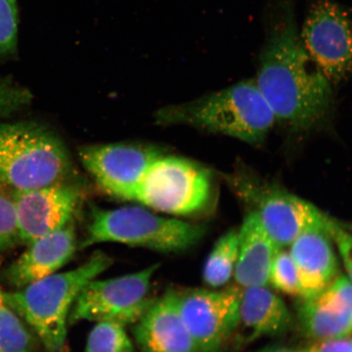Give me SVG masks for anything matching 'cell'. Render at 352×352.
Wrapping results in <instances>:
<instances>
[{
    "label": "cell",
    "instance_id": "7",
    "mask_svg": "<svg viewBox=\"0 0 352 352\" xmlns=\"http://www.w3.org/2000/svg\"><path fill=\"white\" fill-rule=\"evenodd\" d=\"M227 182L250 211L256 214L277 248H288L307 228L319 223L325 214L302 198L274 184L263 182L248 171L227 176Z\"/></svg>",
    "mask_w": 352,
    "mask_h": 352
},
{
    "label": "cell",
    "instance_id": "10",
    "mask_svg": "<svg viewBox=\"0 0 352 352\" xmlns=\"http://www.w3.org/2000/svg\"><path fill=\"white\" fill-rule=\"evenodd\" d=\"M242 288L189 289L177 292L180 315L198 352H218L232 336L239 319Z\"/></svg>",
    "mask_w": 352,
    "mask_h": 352
},
{
    "label": "cell",
    "instance_id": "1",
    "mask_svg": "<svg viewBox=\"0 0 352 352\" xmlns=\"http://www.w3.org/2000/svg\"><path fill=\"white\" fill-rule=\"evenodd\" d=\"M254 81L276 121L294 130L314 129L331 108V82L307 55L289 10L271 29Z\"/></svg>",
    "mask_w": 352,
    "mask_h": 352
},
{
    "label": "cell",
    "instance_id": "17",
    "mask_svg": "<svg viewBox=\"0 0 352 352\" xmlns=\"http://www.w3.org/2000/svg\"><path fill=\"white\" fill-rule=\"evenodd\" d=\"M239 236V256L233 276L237 285L241 288L267 285L272 263L279 248L253 211L246 215Z\"/></svg>",
    "mask_w": 352,
    "mask_h": 352
},
{
    "label": "cell",
    "instance_id": "19",
    "mask_svg": "<svg viewBox=\"0 0 352 352\" xmlns=\"http://www.w3.org/2000/svg\"><path fill=\"white\" fill-rule=\"evenodd\" d=\"M239 230H230L219 237L206 259L204 280L211 288H219L234 276L239 256Z\"/></svg>",
    "mask_w": 352,
    "mask_h": 352
},
{
    "label": "cell",
    "instance_id": "5",
    "mask_svg": "<svg viewBox=\"0 0 352 352\" xmlns=\"http://www.w3.org/2000/svg\"><path fill=\"white\" fill-rule=\"evenodd\" d=\"M202 226L160 217L138 206L91 209L81 249L120 243L161 253H179L195 245L205 234Z\"/></svg>",
    "mask_w": 352,
    "mask_h": 352
},
{
    "label": "cell",
    "instance_id": "3",
    "mask_svg": "<svg viewBox=\"0 0 352 352\" xmlns=\"http://www.w3.org/2000/svg\"><path fill=\"white\" fill-rule=\"evenodd\" d=\"M157 117L162 122L195 126L249 144L261 143L276 121L254 80L164 109Z\"/></svg>",
    "mask_w": 352,
    "mask_h": 352
},
{
    "label": "cell",
    "instance_id": "23",
    "mask_svg": "<svg viewBox=\"0 0 352 352\" xmlns=\"http://www.w3.org/2000/svg\"><path fill=\"white\" fill-rule=\"evenodd\" d=\"M16 3L0 0V57L15 54L19 34Z\"/></svg>",
    "mask_w": 352,
    "mask_h": 352
},
{
    "label": "cell",
    "instance_id": "11",
    "mask_svg": "<svg viewBox=\"0 0 352 352\" xmlns=\"http://www.w3.org/2000/svg\"><path fill=\"white\" fill-rule=\"evenodd\" d=\"M162 151L151 145H86L78 156L88 173L109 195L129 201L132 192Z\"/></svg>",
    "mask_w": 352,
    "mask_h": 352
},
{
    "label": "cell",
    "instance_id": "18",
    "mask_svg": "<svg viewBox=\"0 0 352 352\" xmlns=\"http://www.w3.org/2000/svg\"><path fill=\"white\" fill-rule=\"evenodd\" d=\"M298 316L305 332L316 342L349 336L351 333L352 316L337 314L314 296L302 298Z\"/></svg>",
    "mask_w": 352,
    "mask_h": 352
},
{
    "label": "cell",
    "instance_id": "26",
    "mask_svg": "<svg viewBox=\"0 0 352 352\" xmlns=\"http://www.w3.org/2000/svg\"><path fill=\"white\" fill-rule=\"evenodd\" d=\"M32 100L33 94L25 87L0 82V116L19 111Z\"/></svg>",
    "mask_w": 352,
    "mask_h": 352
},
{
    "label": "cell",
    "instance_id": "4",
    "mask_svg": "<svg viewBox=\"0 0 352 352\" xmlns=\"http://www.w3.org/2000/svg\"><path fill=\"white\" fill-rule=\"evenodd\" d=\"M72 162L63 142L32 122L0 124V182L30 190L65 182Z\"/></svg>",
    "mask_w": 352,
    "mask_h": 352
},
{
    "label": "cell",
    "instance_id": "29",
    "mask_svg": "<svg viewBox=\"0 0 352 352\" xmlns=\"http://www.w3.org/2000/svg\"><path fill=\"white\" fill-rule=\"evenodd\" d=\"M7 306L6 293L3 292L1 287H0V307Z\"/></svg>",
    "mask_w": 352,
    "mask_h": 352
},
{
    "label": "cell",
    "instance_id": "2",
    "mask_svg": "<svg viewBox=\"0 0 352 352\" xmlns=\"http://www.w3.org/2000/svg\"><path fill=\"white\" fill-rule=\"evenodd\" d=\"M112 263L109 255L98 250L72 270L56 272L6 293L7 306L33 329L47 352H65L69 316L74 302L83 287Z\"/></svg>",
    "mask_w": 352,
    "mask_h": 352
},
{
    "label": "cell",
    "instance_id": "16",
    "mask_svg": "<svg viewBox=\"0 0 352 352\" xmlns=\"http://www.w3.org/2000/svg\"><path fill=\"white\" fill-rule=\"evenodd\" d=\"M292 324L288 307L267 285L242 288L239 319L232 334L239 345L259 338L280 336Z\"/></svg>",
    "mask_w": 352,
    "mask_h": 352
},
{
    "label": "cell",
    "instance_id": "31",
    "mask_svg": "<svg viewBox=\"0 0 352 352\" xmlns=\"http://www.w3.org/2000/svg\"><path fill=\"white\" fill-rule=\"evenodd\" d=\"M351 333H352V325H351Z\"/></svg>",
    "mask_w": 352,
    "mask_h": 352
},
{
    "label": "cell",
    "instance_id": "27",
    "mask_svg": "<svg viewBox=\"0 0 352 352\" xmlns=\"http://www.w3.org/2000/svg\"><path fill=\"white\" fill-rule=\"evenodd\" d=\"M305 352H352V338L349 336L318 341Z\"/></svg>",
    "mask_w": 352,
    "mask_h": 352
},
{
    "label": "cell",
    "instance_id": "14",
    "mask_svg": "<svg viewBox=\"0 0 352 352\" xmlns=\"http://www.w3.org/2000/svg\"><path fill=\"white\" fill-rule=\"evenodd\" d=\"M28 245L4 272L7 283L17 289L56 274L72 259L77 249L74 221Z\"/></svg>",
    "mask_w": 352,
    "mask_h": 352
},
{
    "label": "cell",
    "instance_id": "28",
    "mask_svg": "<svg viewBox=\"0 0 352 352\" xmlns=\"http://www.w3.org/2000/svg\"><path fill=\"white\" fill-rule=\"evenodd\" d=\"M255 352H305V350L289 349L284 346H268Z\"/></svg>",
    "mask_w": 352,
    "mask_h": 352
},
{
    "label": "cell",
    "instance_id": "12",
    "mask_svg": "<svg viewBox=\"0 0 352 352\" xmlns=\"http://www.w3.org/2000/svg\"><path fill=\"white\" fill-rule=\"evenodd\" d=\"M12 199L21 242L28 245L74 221L82 192L78 186L63 182L15 191Z\"/></svg>",
    "mask_w": 352,
    "mask_h": 352
},
{
    "label": "cell",
    "instance_id": "8",
    "mask_svg": "<svg viewBox=\"0 0 352 352\" xmlns=\"http://www.w3.org/2000/svg\"><path fill=\"white\" fill-rule=\"evenodd\" d=\"M160 267V263H154L133 274L91 280L74 302L69 324L81 321H110L125 327L135 324L153 302L148 293Z\"/></svg>",
    "mask_w": 352,
    "mask_h": 352
},
{
    "label": "cell",
    "instance_id": "21",
    "mask_svg": "<svg viewBox=\"0 0 352 352\" xmlns=\"http://www.w3.org/2000/svg\"><path fill=\"white\" fill-rule=\"evenodd\" d=\"M32 338L19 315L10 307H0V352H30Z\"/></svg>",
    "mask_w": 352,
    "mask_h": 352
},
{
    "label": "cell",
    "instance_id": "6",
    "mask_svg": "<svg viewBox=\"0 0 352 352\" xmlns=\"http://www.w3.org/2000/svg\"><path fill=\"white\" fill-rule=\"evenodd\" d=\"M210 171L186 158L162 155L153 162L129 201L174 215H191L208 206Z\"/></svg>",
    "mask_w": 352,
    "mask_h": 352
},
{
    "label": "cell",
    "instance_id": "25",
    "mask_svg": "<svg viewBox=\"0 0 352 352\" xmlns=\"http://www.w3.org/2000/svg\"><path fill=\"white\" fill-rule=\"evenodd\" d=\"M327 228L344 264L347 277L352 283V226H346L329 217Z\"/></svg>",
    "mask_w": 352,
    "mask_h": 352
},
{
    "label": "cell",
    "instance_id": "22",
    "mask_svg": "<svg viewBox=\"0 0 352 352\" xmlns=\"http://www.w3.org/2000/svg\"><path fill=\"white\" fill-rule=\"evenodd\" d=\"M268 284L289 296H300L298 276L292 255L288 250L279 249L272 261Z\"/></svg>",
    "mask_w": 352,
    "mask_h": 352
},
{
    "label": "cell",
    "instance_id": "24",
    "mask_svg": "<svg viewBox=\"0 0 352 352\" xmlns=\"http://www.w3.org/2000/svg\"><path fill=\"white\" fill-rule=\"evenodd\" d=\"M20 241L14 202L12 197L0 191V254Z\"/></svg>",
    "mask_w": 352,
    "mask_h": 352
},
{
    "label": "cell",
    "instance_id": "20",
    "mask_svg": "<svg viewBox=\"0 0 352 352\" xmlns=\"http://www.w3.org/2000/svg\"><path fill=\"white\" fill-rule=\"evenodd\" d=\"M125 327L110 321L96 322L87 338L85 352H135Z\"/></svg>",
    "mask_w": 352,
    "mask_h": 352
},
{
    "label": "cell",
    "instance_id": "15",
    "mask_svg": "<svg viewBox=\"0 0 352 352\" xmlns=\"http://www.w3.org/2000/svg\"><path fill=\"white\" fill-rule=\"evenodd\" d=\"M134 325L135 342L144 352H198L179 314L176 290L153 300Z\"/></svg>",
    "mask_w": 352,
    "mask_h": 352
},
{
    "label": "cell",
    "instance_id": "30",
    "mask_svg": "<svg viewBox=\"0 0 352 352\" xmlns=\"http://www.w3.org/2000/svg\"><path fill=\"white\" fill-rule=\"evenodd\" d=\"M10 1L13 2V3H16V0H10Z\"/></svg>",
    "mask_w": 352,
    "mask_h": 352
},
{
    "label": "cell",
    "instance_id": "9",
    "mask_svg": "<svg viewBox=\"0 0 352 352\" xmlns=\"http://www.w3.org/2000/svg\"><path fill=\"white\" fill-rule=\"evenodd\" d=\"M312 63L330 82L352 72V21L333 0H320L308 13L300 34Z\"/></svg>",
    "mask_w": 352,
    "mask_h": 352
},
{
    "label": "cell",
    "instance_id": "13",
    "mask_svg": "<svg viewBox=\"0 0 352 352\" xmlns=\"http://www.w3.org/2000/svg\"><path fill=\"white\" fill-rule=\"evenodd\" d=\"M328 215L307 228L289 246L296 264L300 297L318 294L338 276V261L328 231Z\"/></svg>",
    "mask_w": 352,
    "mask_h": 352
}]
</instances>
